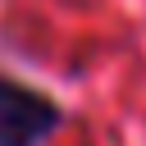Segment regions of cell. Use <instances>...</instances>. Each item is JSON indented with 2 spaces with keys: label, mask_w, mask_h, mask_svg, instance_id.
Masks as SVG:
<instances>
[{
  "label": "cell",
  "mask_w": 146,
  "mask_h": 146,
  "mask_svg": "<svg viewBox=\"0 0 146 146\" xmlns=\"http://www.w3.org/2000/svg\"><path fill=\"white\" fill-rule=\"evenodd\" d=\"M64 123V110L36 87L0 73V146H41Z\"/></svg>",
  "instance_id": "6da1fadb"
}]
</instances>
